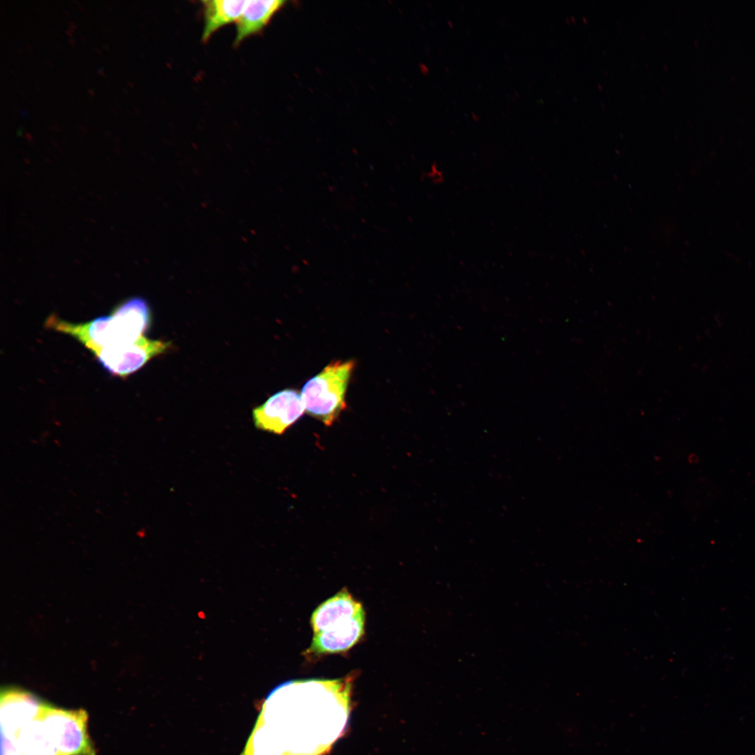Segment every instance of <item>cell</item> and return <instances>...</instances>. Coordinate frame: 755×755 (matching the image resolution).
I'll return each instance as SVG.
<instances>
[{"label": "cell", "mask_w": 755, "mask_h": 755, "mask_svg": "<svg viewBox=\"0 0 755 755\" xmlns=\"http://www.w3.org/2000/svg\"><path fill=\"white\" fill-rule=\"evenodd\" d=\"M350 678L308 679L284 683L269 695L279 738L289 755H319L344 731L349 714Z\"/></svg>", "instance_id": "6da1fadb"}, {"label": "cell", "mask_w": 755, "mask_h": 755, "mask_svg": "<svg viewBox=\"0 0 755 755\" xmlns=\"http://www.w3.org/2000/svg\"><path fill=\"white\" fill-rule=\"evenodd\" d=\"M151 312L148 303L132 297L120 303L109 315L82 323H73L51 315L47 328L69 335L82 343L91 353L134 343L148 329Z\"/></svg>", "instance_id": "7a4b0ae2"}, {"label": "cell", "mask_w": 755, "mask_h": 755, "mask_svg": "<svg viewBox=\"0 0 755 755\" xmlns=\"http://www.w3.org/2000/svg\"><path fill=\"white\" fill-rule=\"evenodd\" d=\"M355 362L336 361L308 380L301 397L305 412L331 426L346 408L345 395Z\"/></svg>", "instance_id": "3957f363"}, {"label": "cell", "mask_w": 755, "mask_h": 755, "mask_svg": "<svg viewBox=\"0 0 755 755\" xmlns=\"http://www.w3.org/2000/svg\"><path fill=\"white\" fill-rule=\"evenodd\" d=\"M41 719L58 755H96L87 733L85 710H64L46 703Z\"/></svg>", "instance_id": "277c9868"}, {"label": "cell", "mask_w": 755, "mask_h": 755, "mask_svg": "<svg viewBox=\"0 0 755 755\" xmlns=\"http://www.w3.org/2000/svg\"><path fill=\"white\" fill-rule=\"evenodd\" d=\"M170 346L169 342L142 336L134 343L104 348L94 356L109 373L124 378L139 370L152 358L166 352Z\"/></svg>", "instance_id": "5b68a950"}, {"label": "cell", "mask_w": 755, "mask_h": 755, "mask_svg": "<svg viewBox=\"0 0 755 755\" xmlns=\"http://www.w3.org/2000/svg\"><path fill=\"white\" fill-rule=\"evenodd\" d=\"M304 412L305 410L301 394L289 389L278 391L254 408L252 417L258 429L282 434Z\"/></svg>", "instance_id": "8992f818"}, {"label": "cell", "mask_w": 755, "mask_h": 755, "mask_svg": "<svg viewBox=\"0 0 755 755\" xmlns=\"http://www.w3.org/2000/svg\"><path fill=\"white\" fill-rule=\"evenodd\" d=\"M45 704L23 689H3L0 700L1 740L14 738L23 726L41 714Z\"/></svg>", "instance_id": "52a82bcc"}, {"label": "cell", "mask_w": 755, "mask_h": 755, "mask_svg": "<svg viewBox=\"0 0 755 755\" xmlns=\"http://www.w3.org/2000/svg\"><path fill=\"white\" fill-rule=\"evenodd\" d=\"M363 614L361 604L343 589L315 610L310 624L316 633L341 626Z\"/></svg>", "instance_id": "ba28073f"}, {"label": "cell", "mask_w": 755, "mask_h": 755, "mask_svg": "<svg viewBox=\"0 0 755 755\" xmlns=\"http://www.w3.org/2000/svg\"><path fill=\"white\" fill-rule=\"evenodd\" d=\"M365 614L350 622L326 631L314 633L308 654L343 652L352 647L364 633Z\"/></svg>", "instance_id": "9c48e42d"}, {"label": "cell", "mask_w": 755, "mask_h": 755, "mask_svg": "<svg viewBox=\"0 0 755 755\" xmlns=\"http://www.w3.org/2000/svg\"><path fill=\"white\" fill-rule=\"evenodd\" d=\"M285 3L282 0L247 1L243 13L236 22L234 45H238L247 38L260 33Z\"/></svg>", "instance_id": "30bf717a"}, {"label": "cell", "mask_w": 755, "mask_h": 755, "mask_svg": "<svg viewBox=\"0 0 755 755\" xmlns=\"http://www.w3.org/2000/svg\"><path fill=\"white\" fill-rule=\"evenodd\" d=\"M247 1H203V29L201 40L207 42L222 27L236 22L243 13Z\"/></svg>", "instance_id": "8fae6325"}, {"label": "cell", "mask_w": 755, "mask_h": 755, "mask_svg": "<svg viewBox=\"0 0 755 755\" xmlns=\"http://www.w3.org/2000/svg\"><path fill=\"white\" fill-rule=\"evenodd\" d=\"M69 43H70V44H71V45H72L73 47H75V44H76V41H75V39H74L73 38H72V37H70V38H69Z\"/></svg>", "instance_id": "7c38bea8"}, {"label": "cell", "mask_w": 755, "mask_h": 755, "mask_svg": "<svg viewBox=\"0 0 755 755\" xmlns=\"http://www.w3.org/2000/svg\"><path fill=\"white\" fill-rule=\"evenodd\" d=\"M103 67H101L100 69H99L97 70V72H98V73H99V74L100 76H101L102 77H105V73H104V72L103 71Z\"/></svg>", "instance_id": "4fadbf2b"}, {"label": "cell", "mask_w": 755, "mask_h": 755, "mask_svg": "<svg viewBox=\"0 0 755 755\" xmlns=\"http://www.w3.org/2000/svg\"><path fill=\"white\" fill-rule=\"evenodd\" d=\"M23 128H24V127H23V126H20V127L19 128V129H18V130L17 131V134L18 136H22V130H23Z\"/></svg>", "instance_id": "5bb4252c"}, {"label": "cell", "mask_w": 755, "mask_h": 755, "mask_svg": "<svg viewBox=\"0 0 755 755\" xmlns=\"http://www.w3.org/2000/svg\"><path fill=\"white\" fill-rule=\"evenodd\" d=\"M88 92L89 93V94H90L91 96H95V95H94V91H93V90H92V89H88Z\"/></svg>", "instance_id": "9a60e30c"}, {"label": "cell", "mask_w": 755, "mask_h": 755, "mask_svg": "<svg viewBox=\"0 0 755 755\" xmlns=\"http://www.w3.org/2000/svg\"><path fill=\"white\" fill-rule=\"evenodd\" d=\"M66 34H68V35H69V36L72 37V34H71V32H70L69 31L66 30Z\"/></svg>", "instance_id": "2e32d148"}, {"label": "cell", "mask_w": 755, "mask_h": 755, "mask_svg": "<svg viewBox=\"0 0 755 755\" xmlns=\"http://www.w3.org/2000/svg\"><path fill=\"white\" fill-rule=\"evenodd\" d=\"M95 50L98 53H99L100 55H102L101 51H100V50L99 48H96Z\"/></svg>", "instance_id": "e0dca14e"}, {"label": "cell", "mask_w": 755, "mask_h": 755, "mask_svg": "<svg viewBox=\"0 0 755 755\" xmlns=\"http://www.w3.org/2000/svg\"><path fill=\"white\" fill-rule=\"evenodd\" d=\"M46 62H47V63H48V64L49 65H50L51 66H52V65L51 62H50V61H48V60H46Z\"/></svg>", "instance_id": "ac0fdd59"}, {"label": "cell", "mask_w": 755, "mask_h": 755, "mask_svg": "<svg viewBox=\"0 0 755 755\" xmlns=\"http://www.w3.org/2000/svg\"><path fill=\"white\" fill-rule=\"evenodd\" d=\"M81 39H82V41H84L85 43H86V41H85V38H83L82 36H81Z\"/></svg>", "instance_id": "d6986e66"}, {"label": "cell", "mask_w": 755, "mask_h": 755, "mask_svg": "<svg viewBox=\"0 0 755 755\" xmlns=\"http://www.w3.org/2000/svg\"><path fill=\"white\" fill-rule=\"evenodd\" d=\"M103 47H104L105 48H107V49H108V45H103Z\"/></svg>", "instance_id": "ffe728a7"}, {"label": "cell", "mask_w": 755, "mask_h": 755, "mask_svg": "<svg viewBox=\"0 0 755 755\" xmlns=\"http://www.w3.org/2000/svg\"><path fill=\"white\" fill-rule=\"evenodd\" d=\"M18 755H28V754H18Z\"/></svg>", "instance_id": "44dd1931"}]
</instances>
